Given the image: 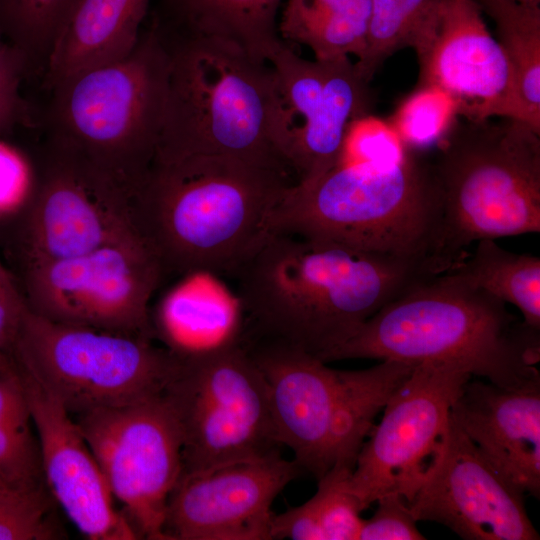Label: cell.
<instances>
[{"label":"cell","instance_id":"16","mask_svg":"<svg viewBox=\"0 0 540 540\" xmlns=\"http://www.w3.org/2000/svg\"><path fill=\"white\" fill-rule=\"evenodd\" d=\"M301 472L279 451L183 472L167 502V540L271 539L272 504Z\"/></svg>","mask_w":540,"mask_h":540},{"label":"cell","instance_id":"22","mask_svg":"<svg viewBox=\"0 0 540 540\" xmlns=\"http://www.w3.org/2000/svg\"><path fill=\"white\" fill-rule=\"evenodd\" d=\"M282 0H159L153 20L168 34L232 42L268 62L281 46ZM269 63V62H268Z\"/></svg>","mask_w":540,"mask_h":540},{"label":"cell","instance_id":"15","mask_svg":"<svg viewBox=\"0 0 540 540\" xmlns=\"http://www.w3.org/2000/svg\"><path fill=\"white\" fill-rule=\"evenodd\" d=\"M419 64L417 88L447 94L466 120L510 118L512 75L477 0H435L408 46Z\"/></svg>","mask_w":540,"mask_h":540},{"label":"cell","instance_id":"2","mask_svg":"<svg viewBox=\"0 0 540 540\" xmlns=\"http://www.w3.org/2000/svg\"><path fill=\"white\" fill-rule=\"evenodd\" d=\"M295 180L225 155L153 160L132 199L137 231L164 274L229 276L272 232Z\"/></svg>","mask_w":540,"mask_h":540},{"label":"cell","instance_id":"4","mask_svg":"<svg viewBox=\"0 0 540 540\" xmlns=\"http://www.w3.org/2000/svg\"><path fill=\"white\" fill-rule=\"evenodd\" d=\"M272 231L421 261L440 274L441 196L433 162L407 147L391 164L341 160L288 189Z\"/></svg>","mask_w":540,"mask_h":540},{"label":"cell","instance_id":"43","mask_svg":"<svg viewBox=\"0 0 540 540\" xmlns=\"http://www.w3.org/2000/svg\"><path fill=\"white\" fill-rule=\"evenodd\" d=\"M5 486H8V485L4 484L3 482H0V490H1L2 488H4ZM10 487H11V486H10Z\"/></svg>","mask_w":540,"mask_h":540},{"label":"cell","instance_id":"30","mask_svg":"<svg viewBox=\"0 0 540 540\" xmlns=\"http://www.w3.org/2000/svg\"><path fill=\"white\" fill-rule=\"evenodd\" d=\"M453 100L436 88H416L389 123L405 147L423 149L438 143L457 117Z\"/></svg>","mask_w":540,"mask_h":540},{"label":"cell","instance_id":"7","mask_svg":"<svg viewBox=\"0 0 540 540\" xmlns=\"http://www.w3.org/2000/svg\"><path fill=\"white\" fill-rule=\"evenodd\" d=\"M170 58L151 21L125 58L55 85L48 140L84 158L134 196L157 150Z\"/></svg>","mask_w":540,"mask_h":540},{"label":"cell","instance_id":"11","mask_svg":"<svg viewBox=\"0 0 540 540\" xmlns=\"http://www.w3.org/2000/svg\"><path fill=\"white\" fill-rule=\"evenodd\" d=\"M268 62L273 145L296 183L311 181L341 161L350 126L369 116L370 82L349 56L308 60L284 41Z\"/></svg>","mask_w":540,"mask_h":540},{"label":"cell","instance_id":"24","mask_svg":"<svg viewBox=\"0 0 540 540\" xmlns=\"http://www.w3.org/2000/svg\"><path fill=\"white\" fill-rule=\"evenodd\" d=\"M495 23L498 42L512 75L509 119L540 133V4L517 0H477Z\"/></svg>","mask_w":540,"mask_h":540},{"label":"cell","instance_id":"38","mask_svg":"<svg viewBox=\"0 0 540 540\" xmlns=\"http://www.w3.org/2000/svg\"><path fill=\"white\" fill-rule=\"evenodd\" d=\"M26 309L20 287L0 261V348L10 355Z\"/></svg>","mask_w":540,"mask_h":540},{"label":"cell","instance_id":"3","mask_svg":"<svg viewBox=\"0 0 540 540\" xmlns=\"http://www.w3.org/2000/svg\"><path fill=\"white\" fill-rule=\"evenodd\" d=\"M539 331L518 320L505 302L448 270L387 303L323 361L447 364L494 385L518 388L540 380Z\"/></svg>","mask_w":540,"mask_h":540},{"label":"cell","instance_id":"21","mask_svg":"<svg viewBox=\"0 0 540 540\" xmlns=\"http://www.w3.org/2000/svg\"><path fill=\"white\" fill-rule=\"evenodd\" d=\"M151 0H76L46 62L49 86L125 58L140 38Z\"/></svg>","mask_w":540,"mask_h":540},{"label":"cell","instance_id":"6","mask_svg":"<svg viewBox=\"0 0 540 540\" xmlns=\"http://www.w3.org/2000/svg\"><path fill=\"white\" fill-rule=\"evenodd\" d=\"M437 144L443 272L472 242L540 232V133L509 118H462Z\"/></svg>","mask_w":540,"mask_h":540},{"label":"cell","instance_id":"37","mask_svg":"<svg viewBox=\"0 0 540 540\" xmlns=\"http://www.w3.org/2000/svg\"><path fill=\"white\" fill-rule=\"evenodd\" d=\"M374 514L364 519L358 540H423L407 501L398 494H387L376 501Z\"/></svg>","mask_w":540,"mask_h":540},{"label":"cell","instance_id":"35","mask_svg":"<svg viewBox=\"0 0 540 540\" xmlns=\"http://www.w3.org/2000/svg\"><path fill=\"white\" fill-rule=\"evenodd\" d=\"M405 150L389 123L369 115L350 126L341 160L391 164L401 160Z\"/></svg>","mask_w":540,"mask_h":540},{"label":"cell","instance_id":"39","mask_svg":"<svg viewBox=\"0 0 540 540\" xmlns=\"http://www.w3.org/2000/svg\"><path fill=\"white\" fill-rule=\"evenodd\" d=\"M271 539L324 540V535L310 499L279 515L274 514Z\"/></svg>","mask_w":540,"mask_h":540},{"label":"cell","instance_id":"12","mask_svg":"<svg viewBox=\"0 0 540 540\" xmlns=\"http://www.w3.org/2000/svg\"><path fill=\"white\" fill-rule=\"evenodd\" d=\"M72 417L138 536L167 540L166 507L183 472V439L164 392Z\"/></svg>","mask_w":540,"mask_h":540},{"label":"cell","instance_id":"25","mask_svg":"<svg viewBox=\"0 0 540 540\" xmlns=\"http://www.w3.org/2000/svg\"><path fill=\"white\" fill-rule=\"evenodd\" d=\"M370 0H286L278 20L285 43L311 49L315 59L353 55L365 48Z\"/></svg>","mask_w":540,"mask_h":540},{"label":"cell","instance_id":"33","mask_svg":"<svg viewBox=\"0 0 540 540\" xmlns=\"http://www.w3.org/2000/svg\"><path fill=\"white\" fill-rule=\"evenodd\" d=\"M31 423L0 424V482L18 489L45 486Z\"/></svg>","mask_w":540,"mask_h":540},{"label":"cell","instance_id":"34","mask_svg":"<svg viewBox=\"0 0 540 540\" xmlns=\"http://www.w3.org/2000/svg\"><path fill=\"white\" fill-rule=\"evenodd\" d=\"M38 168L15 145L0 138V229L13 223L30 203Z\"/></svg>","mask_w":540,"mask_h":540},{"label":"cell","instance_id":"28","mask_svg":"<svg viewBox=\"0 0 540 540\" xmlns=\"http://www.w3.org/2000/svg\"><path fill=\"white\" fill-rule=\"evenodd\" d=\"M76 0H0V34L27 58L30 67L44 60Z\"/></svg>","mask_w":540,"mask_h":540},{"label":"cell","instance_id":"13","mask_svg":"<svg viewBox=\"0 0 540 540\" xmlns=\"http://www.w3.org/2000/svg\"><path fill=\"white\" fill-rule=\"evenodd\" d=\"M470 378L447 364L414 367L384 407L349 476V489L365 509L387 494L409 504L434 474L448 446L453 403Z\"/></svg>","mask_w":540,"mask_h":540},{"label":"cell","instance_id":"8","mask_svg":"<svg viewBox=\"0 0 540 540\" xmlns=\"http://www.w3.org/2000/svg\"><path fill=\"white\" fill-rule=\"evenodd\" d=\"M11 356L72 416L164 392L179 361L150 337L54 322L28 306Z\"/></svg>","mask_w":540,"mask_h":540},{"label":"cell","instance_id":"32","mask_svg":"<svg viewBox=\"0 0 540 540\" xmlns=\"http://www.w3.org/2000/svg\"><path fill=\"white\" fill-rule=\"evenodd\" d=\"M46 486L0 490V540H50L59 537Z\"/></svg>","mask_w":540,"mask_h":540},{"label":"cell","instance_id":"31","mask_svg":"<svg viewBox=\"0 0 540 540\" xmlns=\"http://www.w3.org/2000/svg\"><path fill=\"white\" fill-rule=\"evenodd\" d=\"M351 472L349 468H331L318 479L317 491L310 498L324 540H358L365 508L349 489Z\"/></svg>","mask_w":540,"mask_h":540},{"label":"cell","instance_id":"40","mask_svg":"<svg viewBox=\"0 0 540 540\" xmlns=\"http://www.w3.org/2000/svg\"><path fill=\"white\" fill-rule=\"evenodd\" d=\"M31 422L24 382L13 362L0 367V424Z\"/></svg>","mask_w":540,"mask_h":540},{"label":"cell","instance_id":"41","mask_svg":"<svg viewBox=\"0 0 540 540\" xmlns=\"http://www.w3.org/2000/svg\"><path fill=\"white\" fill-rule=\"evenodd\" d=\"M12 362H13L12 356L0 348V367L7 366L11 364Z\"/></svg>","mask_w":540,"mask_h":540},{"label":"cell","instance_id":"42","mask_svg":"<svg viewBox=\"0 0 540 540\" xmlns=\"http://www.w3.org/2000/svg\"><path fill=\"white\" fill-rule=\"evenodd\" d=\"M517 1L530 3V4H540V0H517Z\"/></svg>","mask_w":540,"mask_h":540},{"label":"cell","instance_id":"5","mask_svg":"<svg viewBox=\"0 0 540 540\" xmlns=\"http://www.w3.org/2000/svg\"><path fill=\"white\" fill-rule=\"evenodd\" d=\"M157 28L168 48L170 68L154 160L225 155L294 179L271 138V65L229 41Z\"/></svg>","mask_w":540,"mask_h":540},{"label":"cell","instance_id":"14","mask_svg":"<svg viewBox=\"0 0 540 540\" xmlns=\"http://www.w3.org/2000/svg\"><path fill=\"white\" fill-rule=\"evenodd\" d=\"M132 198L105 172L48 140L36 191L13 222L22 268L141 238Z\"/></svg>","mask_w":540,"mask_h":540},{"label":"cell","instance_id":"36","mask_svg":"<svg viewBox=\"0 0 540 540\" xmlns=\"http://www.w3.org/2000/svg\"><path fill=\"white\" fill-rule=\"evenodd\" d=\"M29 68L24 54L0 34V135L29 119V108L20 92Z\"/></svg>","mask_w":540,"mask_h":540},{"label":"cell","instance_id":"1","mask_svg":"<svg viewBox=\"0 0 540 540\" xmlns=\"http://www.w3.org/2000/svg\"><path fill=\"white\" fill-rule=\"evenodd\" d=\"M434 275L421 261L272 231L231 278L243 338L280 341L323 361L383 306Z\"/></svg>","mask_w":540,"mask_h":540},{"label":"cell","instance_id":"9","mask_svg":"<svg viewBox=\"0 0 540 540\" xmlns=\"http://www.w3.org/2000/svg\"><path fill=\"white\" fill-rule=\"evenodd\" d=\"M177 357L164 394L182 433L183 472L278 451L267 384L240 337Z\"/></svg>","mask_w":540,"mask_h":540},{"label":"cell","instance_id":"17","mask_svg":"<svg viewBox=\"0 0 540 540\" xmlns=\"http://www.w3.org/2000/svg\"><path fill=\"white\" fill-rule=\"evenodd\" d=\"M524 496L452 419L443 460L409 507L417 521L437 522L465 540H538Z\"/></svg>","mask_w":540,"mask_h":540},{"label":"cell","instance_id":"10","mask_svg":"<svg viewBox=\"0 0 540 540\" xmlns=\"http://www.w3.org/2000/svg\"><path fill=\"white\" fill-rule=\"evenodd\" d=\"M165 274L141 238L22 268L29 310L54 322L150 337V300Z\"/></svg>","mask_w":540,"mask_h":540},{"label":"cell","instance_id":"26","mask_svg":"<svg viewBox=\"0 0 540 540\" xmlns=\"http://www.w3.org/2000/svg\"><path fill=\"white\" fill-rule=\"evenodd\" d=\"M163 298L155 328L177 356L201 353L240 337L242 318L233 297L193 296L191 284Z\"/></svg>","mask_w":540,"mask_h":540},{"label":"cell","instance_id":"18","mask_svg":"<svg viewBox=\"0 0 540 540\" xmlns=\"http://www.w3.org/2000/svg\"><path fill=\"white\" fill-rule=\"evenodd\" d=\"M20 372L37 433L44 483L53 500L90 540L138 539L130 522L117 510L101 468L72 415L36 380Z\"/></svg>","mask_w":540,"mask_h":540},{"label":"cell","instance_id":"20","mask_svg":"<svg viewBox=\"0 0 540 540\" xmlns=\"http://www.w3.org/2000/svg\"><path fill=\"white\" fill-rule=\"evenodd\" d=\"M452 419L491 465L524 495H540V380L504 388L470 378Z\"/></svg>","mask_w":540,"mask_h":540},{"label":"cell","instance_id":"29","mask_svg":"<svg viewBox=\"0 0 540 540\" xmlns=\"http://www.w3.org/2000/svg\"><path fill=\"white\" fill-rule=\"evenodd\" d=\"M435 0H370L365 48L355 61L370 82L384 61L408 46L410 36Z\"/></svg>","mask_w":540,"mask_h":540},{"label":"cell","instance_id":"27","mask_svg":"<svg viewBox=\"0 0 540 540\" xmlns=\"http://www.w3.org/2000/svg\"><path fill=\"white\" fill-rule=\"evenodd\" d=\"M472 286L515 305L523 322L540 330V258L517 254L493 239L477 241L474 253L451 268Z\"/></svg>","mask_w":540,"mask_h":540},{"label":"cell","instance_id":"23","mask_svg":"<svg viewBox=\"0 0 540 540\" xmlns=\"http://www.w3.org/2000/svg\"><path fill=\"white\" fill-rule=\"evenodd\" d=\"M416 365L381 360L371 368L339 370L337 400L328 445L330 469L354 468L374 420Z\"/></svg>","mask_w":540,"mask_h":540},{"label":"cell","instance_id":"19","mask_svg":"<svg viewBox=\"0 0 540 540\" xmlns=\"http://www.w3.org/2000/svg\"><path fill=\"white\" fill-rule=\"evenodd\" d=\"M267 384L280 445L287 446L302 472L317 480L328 470V445L337 400L339 370L289 344L241 339Z\"/></svg>","mask_w":540,"mask_h":540}]
</instances>
